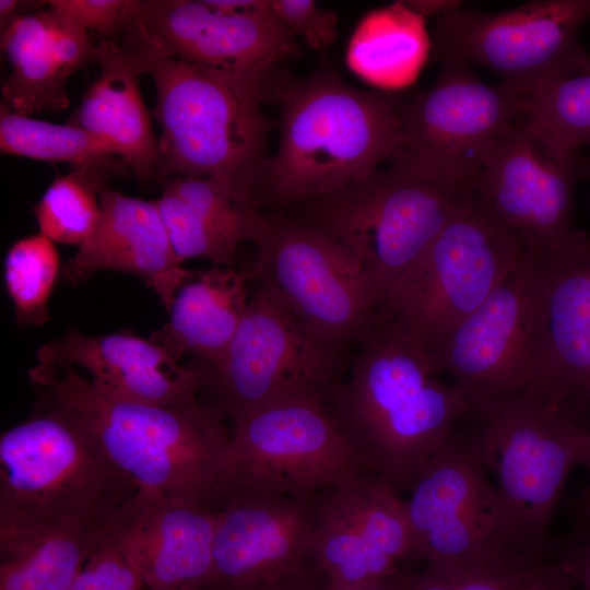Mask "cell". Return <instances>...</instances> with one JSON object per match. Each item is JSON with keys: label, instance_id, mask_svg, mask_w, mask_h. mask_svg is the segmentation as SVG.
Wrapping results in <instances>:
<instances>
[{"label": "cell", "instance_id": "36", "mask_svg": "<svg viewBox=\"0 0 590 590\" xmlns=\"http://www.w3.org/2000/svg\"><path fill=\"white\" fill-rule=\"evenodd\" d=\"M275 21L314 50L329 48L338 37V15L312 0H270Z\"/></svg>", "mask_w": 590, "mask_h": 590}, {"label": "cell", "instance_id": "34", "mask_svg": "<svg viewBox=\"0 0 590 590\" xmlns=\"http://www.w3.org/2000/svg\"><path fill=\"white\" fill-rule=\"evenodd\" d=\"M546 560L517 555L475 566H439L409 590H528Z\"/></svg>", "mask_w": 590, "mask_h": 590}, {"label": "cell", "instance_id": "4", "mask_svg": "<svg viewBox=\"0 0 590 590\" xmlns=\"http://www.w3.org/2000/svg\"><path fill=\"white\" fill-rule=\"evenodd\" d=\"M274 93L280 142L268 163L262 201L287 206L331 193L392 161L405 104L390 93L356 88L330 71Z\"/></svg>", "mask_w": 590, "mask_h": 590}, {"label": "cell", "instance_id": "35", "mask_svg": "<svg viewBox=\"0 0 590 590\" xmlns=\"http://www.w3.org/2000/svg\"><path fill=\"white\" fill-rule=\"evenodd\" d=\"M108 526L68 590H145L133 564L110 534Z\"/></svg>", "mask_w": 590, "mask_h": 590}, {"label": "cell", "instance_id": "17", "mask_svg": "<svg viewBox=\"0 0 590 590\" xmlns=\"http://www.w3.org/2000/svg\"><path fill=\"white\" fill-rule=\"evenodd\" d=\"M529 387L548 405L590 406V236L531 253Z\"/></svg>", "mask_w": 590, "mask_h": 590}, {"label": "cell", "instance_id": "5", "mask_svg": "<svg viewBox=\"0 0 590 590\" xmlns=\"http://www.w3.org/2000/svg\"><path fill=\"white\" fill-rule=\"evenodd\" d=\"M472 400L464 436L487 471L521 550L547 559L567 480L575 468H590L586 408L552 406L529 394Z\"/></svg>", "mask_w": 590, "mask_h": 590}, {"label": "cell", "instance_id": "10", "mask_svg": "<svg viewBox=\"0 0 590 590\" xmlns=\"http://www.w3.org/2000/svg\"><path fill=\"white\" fill-rule=\"evenodd\" d=\"M258 246L251 280L271 295L315 341L343 350L359 342L378 307L359 260L317 228L284 215Z\"/></svg>", "mask_w": 590, "mask_h": 590}, {"label": "cell", "instance_id": "26", "mask_svg": "<svg viewBox=\"0 0 590 590\" xmlns=\"http://www.w3.org/2000/svg\"><path fill=\"white\" fill-rule=\"evenodd\" d=\"M249 271L213 266L197 272L176 293L169 320L150 335L175 361L194 356L212 367L232 342L250 296Z\"/></svg>", "mask_w": 590, "mask_h": 590}, {"label": "cell", "instance_id": "29", "mask_svg": "<svg viewBox=\"0 0 590 590\" xmlns=\"http://www.w3.org/2000/svg\"><path fill=\"white\" fill-rule=\"evenodd\" d=\"M130 167L121 158L72 168L47 187L33 212L39 232L54 243L80 248L99 216V194L109 180Z\"/></svg>", "mask_w": 590, "mask_h": 590}, {"label": "cell", "instance_id": "21", "mask_svg": "<svg viewBox=\"0 0 590 590\" xmlns=\"http://www.w3.org/2000/svg\"><path fill=\"white\" fill-rule=\"evenodd\" d=\"M221 508L137 491L108 530L145 590H200Z\"/></svg>", "mask_w": 590, "mask_h": 590}, {"label": "cell", "instance_id": "38", "mask_svg": "<svg viewBox=\"0 0 590 590\" xmlns=\"http://www.w3.org/2000/svg\"><path fill=\"white\" fill-rule=\"evenodd\" d=\"M558 560L571 574L576 586L590 590V538L569 543Z\"/></svg>", "mask_w": 590, "mask_h": 590}, {"label": "cell", "instance_id": "16", "mask_svg": "<svg viewBox=\"0 0 590 590\" xmlns=\"http://www.w3.org/2000/svg\"><path fill=\"white\" fill-rule=\"evenodd\" d=\"M590 160L553 151L522 117L495 141L471 182L472 196L518 233L531 253L560 250L586 233L573 224L577 184Z\"/></svg>", "mask_w": 590, "mask_h": 590}, {"label": "cell", "instance_id": "44", "mask_svg": "<svg viewBox=\"0 0 590 590\" xmlns=\"http://www.w3.org/2000/svg\"><path fill=\"white\" fill-rule=\"evenodd\" d=\"M20 1L16 0H1L0 1V30L3 33L12 22L20 15L19 7Z\"/></svg>", "mask_w": 590, "mask_h": 590}, {"label": "cell", "instance_id": "27", "mask_svg": "<svg viewBox=\"0 0 590 590\" xmlns=\"http://www.w3.org/2000/svg\"><path fill=\"white\" fill-rule=\"evenodd\" d=\"M430 51L425 17L405 1H397L364 15L349 42L345 57L358 78L390 92L414 83Z\"/></svg>", "mask_w": 590, "mask_h": 590}, {"label": "cell", "instance_id": "32", "mask_svg": "<svg viewBox=\"0 0 590 590\" xmlns=\"http://www.w3.org/2000/svg\"><path fill=\"white\" fill-rule=\"evenodd\" d=\"M529 126L556 153L571 156L590 145V73L548 82L529 96Z\"/></svg>", "mask_w": 590, "mask_h": 590}, {"label": "cell", "instance_id": "11", "mask_svg": "<svg viewBox=\"0 0 590 590\" xmlns=\"http://www.w3.org/2000/svg\"><path fill=\"white\" fill-rule=\"evenodd\" d=\"M403 500L412 532L411 560L474 566L530 555L519 546L487 471L457 429L429 458Z\"/></svg>", "mask_w": 590, "mask_h": 590}, {"label": "cell", "instance_id": "23", "mask_svg": "<svg viewBox=\"0 0 590 590\" xmlns=\"http://www.w3.org/2000/svg\"><path fill=\"white\" fill-rule=\"evenodd\" d=\"M154 201L129 197L106 187L99 194V216L91 237L63 264L72 286L99 271L135 275L154 291L169 311L178 290L196 273L185 269Z\"/></svg>", "mask_w": 590, "mask_h": 590}, {"label": "cell", "instance_id": "33", "mask_svg": "<svg viewBox=\"0 0 590 590\" xmlns=\"http://www.w3.org/2000/svg\"><path fill=\"white\" fill-rule=\"evenodd\" d=\"M50 238L38 232L16 240L3 263L5 291L21 327L49 321V299L60 270V256Z\"/></svg>", "mask_w": 590, "mask_h": 590}, {"label": "cell", "instance_id": "40", "mask_svg": "<svg viewBox=\"0 0 590 590\" xmlns=\"http://www.w3.org/2000/svg\"><path fill=\"white\" fill-rule=\"evenodd\" d=\"M216 11L234 15L269 14L270 0H204Z\"/></svg>", "mask_w": 590, "mask_h": 590}, {"label": "cell", "instance_id": "3", "mask_svg": "<svg viewBox=\"0 0 590 590\" xmlns=\"http://www.w3.org/2000/svg\"><path fill=\"white\" fill-rule=\"evenodd\" d=\"M132 48L156 90L151 114L161 128L157 182L212 178L261 204L271 130L262 106L275 90L272 72L227 74Z\"/></svg>", "mask_w": 590, "mask_h": 590}, {"label": "cell", "instance_id": "15", "mask_svg": "<svg viewBox=\"0 0 590 590\" xmlns=\"http://www.w3.org/2000/svg\"><path fill=\"white\" fill-rule=\"evenodd\" d=\"M316 497L232 492L220 510L211 569L200 590H326L315 551Z\"/></svg>", "mask_w": 590, "mask_h": 590}, {"label": "cell", "instance_id": "1", "mask_svg": "<svg viewBox=\"0 0 590 590\" xmlns=\"http://www.w3.org/2000/svg\"><path fill=\"white\" fill-rule=\"evenodd\" d=\"M323 401L365 468L402 497L473 402L437 374L427 349L379 311L349 375Z\"/></svg>", "mask_w": 590, "mask_h": 590}, {"label": "cell", "instance_id": "8", "mask_svg": "<svg viewBox=\"0 0 590 590\" xmlns=\"http://www.w3.org/2000/svg\"><path fill=\"white\" fill-rule=\"evenodd\" d=\"M523 238L473 196L400 274L379 312L429 350L530 256Z\"/></svg>", "mask_w": 590, "mask_h": 590}, {"label": "cell", "instance_id": "41", "mask_svg": "<svg viewBox=\"0 0 590 590\" xmlns=\"http://www.w3.org/2000/svg\"><path fill=\"white\" fill-rule=\"evenodd\" d=\"M405 3L422 16L437 17L461 9V1L456 0H406Z\"/></svg>", "mask_w": 590, "mask_h": 590}, {"label": "cell", "instance_id": "37", "mask_svg": "<svg viewBox=\"0 0 590 590\" xmlns=\"http://www.w3.org/2000/svg\"><path fill=\"white\" fill-rule=\"evenodd\" d=\"M48 8L73 25L115 39L128 23L134 0H49Z\"/></svg>", "mask_w": 590, "mask_h": 590}, {"label": "cell", "instance_id": "31", "mask_svg": "<svg viewBox=\"0 0 590 590\" xmlns=\"http://www.w3.org/2000/svg\"><path fill=\"white\" fill-rule=\"evenodd\" d=\"M0 151L72 168L106 163L116 157L102 139L71 125L52 123L20 115L0 105Z\"/></svg>", "mask_w": 590, "mask_h": 590}, {"label": "cell", "instance_id": "18", "mask_svg": "<svg viewBox=\"0 0 590 590\" xmlns=\"http://www.w3.org/2000/svg\"><path fill=\"white\" fill-rule=\"evenodd\" d=\"M271 10V9H270ZM117 40L227 74L272 72L300 55L272 13H222L204 0H134Z\"/></svg>", "mask_w": 590, "mask_h": 590}, {"label": "cell", "instance_id": "14", "mask_svg": "<svg viewBox=\"0 0 590 590\" xmlns=\"http://www.w3.org/2000/svg\"><path fill=\"white\" fill-rule=\"evenodd\" d=\"M529 96L444 62L435 83L402 110L390 165L447 181L472 182L498 137L528 113Z\"/></svg>", "mask_w": 590, "mask_h": 590}, {"label": "cell", "instance_id": "6", "mask_svg": "<svg viewBox=\"0 0 590 590\" xmlns=\"http://www.w3.org/2000/svg\"><path fill=\"white\" fill-rule=\"evenodd\" d=\"M137 491L91 434L47 400L0 436V533L107 527Z\"/></svg>", "mask_w": 590, "mask_h": 590}, {"label": "cell", "instance_id": "25", "mask_svg": "<svg viewBox=\"0 0 590 590\" xmlns=\"http://www.w3.org/2000/svg\"><path fill=\"white\" fill-rule=\"evenodd\" d=\"M98 76L88 85L68 123L105 141L145 186L157 182L160 154L149 109L142 98V55L116 39L96 45Z\"/></svg>", "mask_w": 590, "mask_h": 590}, {"label": "cell", "instance_id": "2", "mask_svg": "<svg viewBox=\"0 0 590 590\" xmlns=\"http://www.w3.org/2000/svg\"><path fill=\"white\" fill-rule=\"evenodd\" d=\"M45 400L75 418L139 491L222 508L232 430L211 403L160 405L96 387L71 366L37 363L28 373Z\"/></svg>", "mask_w": 590, "mask_h": 590}, {"label": "cell", "instance_id": "22", "mask_svg": "<svg viewBox=\"0 0 590 590\" xmlns=\"http://www.w3.org/2000/svg\"><path fill=\"white\" fill-rule=\"evenodd\" d=\"M37 363L83 370L98 388L131 400L184 405L199 399L203 366L180 365L163 347L131 331L87 334L69 329L42 345Z\"/></svg>", "mask_w": 590, "mask_h": 590}, {"label": "cell", "instance_id": "28", "mask_svg": "<svg viewBox=\"0 0 590 590\" xmlns=\"http://www.w3.org/2000/svg\"><path fill=\"white\" fill-rule=\"evenodd\" d=\"M105 528L69 522L0 533V590H68Z\"/></svg>", "mask_w": 590, "mask_h": 590}, {"label": "cell", "instance_id": "43", "mask_svg": "<svg viewBox=\"0 0 590 590\" xmlns=\"http://www.w3.org/2000/svg\"><path fill=\"white\" fill-rule=\"evenodd\" d=\"M330 590H405V573L374 582Z\"/></svg>", "mask_w": 590, "mask_h": 590}, {"label": "cell", "instance_id": "42", "mask_svg": "<svg viewBox=\"0 0 590 590\" xmlns=\"http://www.w3.org/2000/svg\"><path fill=\"white\" fill-rule=\"evenodd\" d=\"M575 522L571 534L577 538L590 536V484L581 493L575 507Z\"/></svg>", "mask_w": 590, "mask_h": 590}, {"label": "cell", "instance_id": "30", "mask_svg": "<svg viewBox=\"0 0 590 590\" xmlns=\"http://www.w3.org/2000/svg\"><path fill=\"white\" fill-rule=\"evenodd\" d=\"M180 197L200 222L234 258L239 246H258L270 235L272 222L260 203L216 179L178 176L160 184Z\"/></svg>", "mask_w": 590, "mask_h": 590}, {"label": "cell", "instance_id": "12", "mask_svg": "<svg viewBox=\"0 0 590 590\" xmlns=\"http://www.w3.org/2000/svg\"><path fill=\"white\" fill-rule=\"evenodd\" d=\"M343 370L342 350L315 341L258 283L224 356L203 365L200 394L233 425L282 399L323 396Z\"/></svg>", "mask_w": 590, "mask_h": 590}, {"label": "cell", "instance_id": "7", "mask_svg": "<svg viewBox=\"0 0 590 590\" xmlns=\"http://www.w3.org/2000/svg\"><path fill=\"white\" fill-rule=\"evenodd\" d=\"M471 198V182L390 165L340 190L295 203L304 214L295 220L330 236L359 260L379 310L400 274Z\"/></svg>", "mask_w": 590, "mask_h": 590}, {"label": "cell", "instance_id": "13", "mask_svg": "<svg viewBox=\"0 0 590 590\" xmlns=\"http://www.w3.org/2000/svg\"><path fill=\"white\" fill-rule=\"evenodd\" d=\"M365 470L329 414L322 394L282 399L233 424L228 495L252 488L310 499Z\"/></svg>", "mask_w": 590, "mask_h": 590}, {"label": "cell", "instance_id": "39", "mask_svg": "<svg viewBox=\"0 0 590 590\" xmlns=\"http://www.w3.org/2000/svg\"><path fill=\"white\" fill-rule=\"evenodd\" d=\"M576 583L568 569L557 559L546 560L528 590H574Z\"/></svg>", "mask_w": 590, "mask_h": 590}, {"label": "cell", "instance_id": "20", "mask_svg": "<svg viewBox=\"0 0 590 590\" xmlns=\"http://www.w3.org/2000/svg\"><path fill=\"white\" fill-rule=\"evenodd\" d=\"M529 258L428 350L437 374L471 399H505L529 387Z\"/></svg>", "mask_w": 590, "mask_h": 590}, {"label": "cell", "instance_id": "19", "mask_svg": "<svg viewBox=\"0 0 590 590\" xmlns=\"http://www.w3.org/2000/svg\"><path fill=\"white\" fill-rule=\"evenodd\" d=\"M315 551L326 590L399 575L413 551L403 497L369 470L323 489L315 500Z\"/></svg>", "mask_w": 590, "mask_h": 590}, {"label": "cell", "instance_id": "9", "mask_svg": "<svg viewBox=\"0 0 590 590\" xmlns=\"http://www.w3.org/2000/svg\"><path fill=\"white\" fill-rule=\"evenodd\" d=\"M589 19L590 0H536L493 13L459 9L437 17L430 56L491 69L500 85L530 96L554 80L590 73L578 40Z\"/></svg>", "mask_w": 590, "mask_h": 590}, {"label": "cell", "instance_id": "24", "mask_svg": "<svg viewBox=\"0 0 590 590\" xmlns=\"http://www.w3.org/2000/svg\"><path fill=\"white\" fill-rule=\"evenodd\" d=\"M1 50L11 72L1 85V104L31 116L69 107V78L96 60L90 34L50 8L20 14L1 33Z\"/></svg>", "mask_w": 590, "mask_h": 590}]
</instances>
